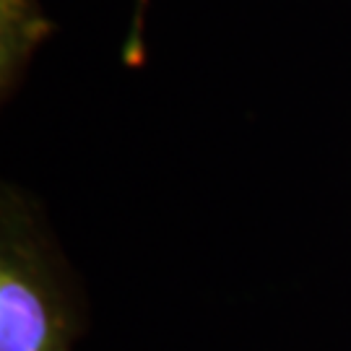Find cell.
I'll list each match as a JSON object with an SVG mask.
<instances>
[{"mask_svg":"<svg viewBox=\"0 0 351 351\" xmlns=\"http://www.w3.org/2000/svg\"><path fill=\"white\" fill-rule=\"evenodd\" d=\"M143 11H146V0H136V16L130 26V37L125 42V63L141 65L143 60Z\"/></svg>","mask_w":351,"mask_h":351,"instance_id":"7a4b0ae2","label":"cell"},{"mask_svg":"<svg viewBox=\"0 0 351 351\" xmlns=\"http://www.w3.org/2000/svg\"><path fill=\"white\" fill-rule=\"evenodd\" d=\"M81 328L71 281L29 203L5 190L0 211V351H73Z\"/></svg>","mask_w":351,"mask_h":351,"instance_id":"6da1fadb","label":"cell"}]
</instances>
